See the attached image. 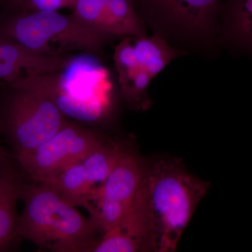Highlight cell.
<instances>
[{"instance_id":"1","label":"cell","mask_w":252,"mask_h":252,"mask_svg":"<svg viewBox=\"0 0 252 252\" xmlns=\"http://www.w3.org/2000/svg\"><path fill=\"white\" fill-rule=\"evenodd\" d=\"M145 179L154 218L156 252H175L210 183L190 173L180 159L167 157L146 159Z\"/></svg>"},{"instance_id":"2","label":"cell","mask_w":252,"mask_h":252,"mask_svg":"<svg viewBox=\"0 0 252 252\" xmlns=\"http://www.w3.org/2000/svg\"><path fill=\"white\" fill-rule=\"evenodd\" d=\"M21 199L24 207L18 218L19 238L55 252H89L98 240L90 217L46 184L23 185Z\"/></svg>"},{"instance_id":"3","label":"cell","mask_w":252,"mask_h":252,"mask_svg":"<svg viewBox=\"0 0 252 252\" xmlns=\"http://www.w3.org/2000/svg\"><path fill=\"white\" fill-rule=\"evenodd\" d=\"M6 7L7 14L0 20L1 37L43 54H59L51 49L52 44L91 54L102 52L105 42L74 14Z\"/></svg>"},{"instance_id":"4","label":"cell","mask_w":252,"mask_h":252,"mask_svg":"<svg viewBox=\"0 0 252 252\" xmlns=\"http://www.w3.org/2000/svg\"><path fill=\"white\" fill-rule=\"evenodd\" d=\"M9 87L11 90L0 112V126L16 157L31 152L50 140L68 120L57 106L42 94Z\"/></svg>"},{"instance_id":"5","label":"cell","mask_w":252,"mask_h":252,"mask_svg":"<svg viewBox=\"0 0 252 252\" xmlns=\"http://www.w3.org/2000/svg\"><path fill=\"white\" fill-rule=\"evenodd\" d=\"M105 139L97 132L68 122L34 150L16 156L18 165L34 182H43L81 162Z\"/></svg>"},{"instance_id":"6","label":"cell","mask_w":252,"mask_h":252,"mask_svg":"<svg viewBox=\"0 0 252 252\" xmlns=\"http://www.w3.org/2000/svg\"><path fill=\"white\" fill-rule=\"evenodd\" d=\"M140 18L164 23L182 35H205L216 23L220 0H132Z\"/></svg>"},{"instance_id":"7","label":"cell","mask_w":252,"mask_h":252,"mask_svg":"<svg viewBox=\"0 0 252 252\" xmlns=\"http://www.w3.org/2000/svg\"><path fill=\"white\" fill-rule=\"evenodd\" d=\"M92 252H156V235L145 173L130 208L115 226L101 235Z\"/></svg>"},{"instance_id":"8","label":"cell","mask_w":252,"mask_h":252,"mask_svg":"<svg viewBox=\"0 0 252 252\" xmlns=\"http://www.w3.org/2000/svg\"><path fill=\"white\" fill-rule=\"evenodd\" d=\"M72 14L104 41L146 36L132 0H78Z\"/></svg>"},{"instance_id":"9","label":"cell","mask_w":252,"mask_h":252,"mask_svg":"<svg viewBox=\"0 0 252 252\" xmlns=\"http://www.w3.org/2000/svg\"><path fill=\"white\" fill-rule=\"evenodd\" d=\"M146 159L132 144L124 142L117 163L103 183L94 189L89 204L107 200L130 207L143 181Z\"/></svg>"},{"instance_id":"10","label":"cell","mask_w":252,"mask_h":252,"mask_svg":"<svg viewBox=\"0 0 252 252\" xmlns=\"http://www.w3.org/2000/svg\"><path fill=\"white\" fill-rule=\"evenodd\" d=\"M72 57L33 51L17 41L0 36V80L7 84L19 78L59 72Z\"/></svg>"},{"instance_id":"11","label":"cell","mask_w":252,"mask_h":252,"mask_svg":"<svg viewBox=\"0 0 252 252\" xmlns=\"http://www.w3.org/2000/svg\"><path fill=\"white\" fill-rule=\"evenodd\" d=\"M114 64L123 96L131 107L139 110L149 106L148 89L152 78L136 58L132 37H126L115 48Z\"/></svg>"},{"instance_id":"12","label":"cell","mask_w":252,"mask_h":252,"mask_svg":"<svg viewBox=\"0 0 252 252\" xmlns=\"http://www.w3.org/2000/svg\"><path fill=\"white\" fill-rule=\"evenodd\" d=\"M23 185L14 167L0 172V252L6 251L18 238L16 205Z\"/></svg>"},{"instance_id":"13","label":"cell","mask_w":252,"mask_h":252,"mask_svg":"<svg viewBox=\"0 0 252 252\" xmlns=\"http://www.w3.org/2000/svg\"><path fill=\"white\" fill-rule=\"evenodd\" d=\"M52 187L64 200L74 207L89 204L94 186L89 182L81 162L70 165L43 182Z\"/></svg>"},{"instance_id":"14","label":"cell","mask_w":252,"mask_h":252,"mask_svg":"<svg viewBox=\"0 0 252 252\" xmlns=\"http://www.w3.org/2000/svg\"><path fill=\"white\" fill-rule=\"evenodd\" d=\"M132 44L139 64L152 79L182 55V51L171 47L157 34L150 37L132 38Z\"/></svg>"},{"instance_id":"15","label":"cell","mask_w":252,"mask_h":252,"mask_svg":"<svg viewBox=\"0 0 252 252\" xmlns=\"http://www.w3.org/2000/svg\"><path fill=\"white\" fill-rule=\"evenodd\" d=\"M225 35L238 45L250 47L252 38V0H228L220 6Z\"/></svg>"},{"instance_id":"16","label":"cell","mask_w":252,"mask_h":252,"mask_svg":"<svg viewBox=\"0 0 252 252\" xmlns=\"http://www.w3.org/2000/svg\"><path fill=\"white\" fill-rule=\"evenodd\" d=\"M124 143L105 140L81 161L86 176L94 189L103 183L114 168Z\"/></svg>"},{"instance_id":"17","label":"cell","mask_w":252,"mask_h":252,"mask_svg":"<svg viewBox=\"0 0 252 252\" xmlns=\"http://www.w3.org/2000/svg\"><path fill=\"white\" fill-rule=\"evenodd\" d=\"M78 0H20L15 7L28 11H59L74 9Z\"/></svg>"},{"instance_id":"18","label":"cell","mask_w":252,"mask_h":252,"mask_svg":"<svg viewBox=\"0 0 252 252\" xmlns=\"http://www.w3.org/2000/svg\"><path fill=\"white\" fill-rule=\"evenodd\" d=\"M0 132H1V126H0ZM13 167L9 154L0 145V172L8 170Z\"/></svg>"},{"instance_id":"19","label":"cell","mask_w":252,"mask_h":252,"mask_svg":"<svg viewBox=\"0 0 252 252\" xmlns=\"http://www.w3.org/2000/svg\"><path fill=\"white\" fill-rule=\"evenodd\" d=\"M20 0H0V4H4L5 6H15L19 2Z\"/></svg>"}]
</instances>
